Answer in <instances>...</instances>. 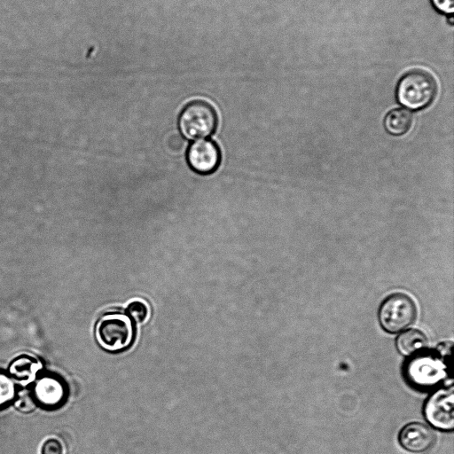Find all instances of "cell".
<instances>
[{
    "mask_svg": "<svg viewBox=\"0 0 454 454\" xmlns=\"http://www.w3.org/2000/svg\"><path fill=\"white\" fill-rule=\"evenodd\" d=\"M42 364L33 356L22 355L15 358L9 366V374L19 380L29 383L35 380Z\"/></svg>",
    "mask_w": 454,
    "mask_h": 454,
    "instance_id": "30bf717a",
    "label": "cell"
},
{
    "mask_svg": "<svg viewBox=\"0 0 454 454\" xmlns=\"http://www.w3.org/2000/svg\"><path fill=\"white\" fill-rule=\"evenodd\" d=\"M187 161L195 172L209 174L218 167L220 151L217 145L210 140H197L189 146Z\"/></svg>",
    "mask_w": 454,
    "mask_h": 454,
    "instance_id": "ba28073f",
    "label": "cell"
},
{
    "mask_svg": "<svg viewBox=\"0 0 454 454\" xmlns=\"http://www.w3.org/2000/svg\"><path fill=\"white\" fill-rule=\"evenodd\" d=\"M32 393L37 405L46 410H54L67 402L68 387L60 376L48 373L35 380Z\"/></svg>",
    "mask_w": 454,
    "mask_h": 454,
    "instance_id": "8992f818",
    "label": "cell"
},
{
    "mask_svg": "<svg viewBox=\"0 0 454 454\" xmlns=\"http://www.w3.org/2000/svg\"><path fill=\"white\" fill-rule=\"evenodd\" d=\"M127 315L136 323L144 324L150 317L149 304L143 299H135L129 303Z\"/></svg>",
    "mask_w": 454,
    "mask_h": 454,
    "instance_id": "5bb4252c",
    "label": "cell"
},
{
    "mask_svg": "<svg viewBox=\"0 0 454 454\" xmlns=\"http://www.w3.org/2000/svg\"><path fill=\"white\" fill-rule=\"evenodd\" d=\"M437 85L427 72L415 69L409 71L399 80L395 97L399 104L411 110L428 106L435 98Z\"/></svg>",
    "mask_w": 454,
    "mask_h": 454,
    "instance_id": "7a4b0ae2",
    "label": "cell"
},
{
    "mask_svg": "<svg viewBox=\"0 0 454 454\" xmlns=\"http://www.w3.org/2000/svg\"><path fill=\"white\" fill-rule=\"evenodd\" d=\"M184 143L182 136L172 135L168 139V147L173 152H179L184 146Z\"/></svg>",
    "mask_w": 454,
    "mask_h": 454,
    "instance_id": "ac0fdd59",
    "label": "cell"
},
{
    "mask_svg": "<svg viewBox=\"0 0 454 454\" xmlns=\"http://www.w3.org/2000/svg\"><path fill=\"white\" fill-rule=\"evenodd\" d=\"M413 116L403 108H395L388 112L384 119L385 129L393 136H401L411 127Z\"/></svg>",
    "mask_w": 454,
    "mask_h": 454,
    "instance_id": "7c38bea8",
    "label": "cell"
},
{
    "mask_svg": "<svg viewBox=\"0 0 454 454\" xmlns=\"http://www.w3.org/2000/svg\"><path fill=\"white\" fill-rule=\"evenodd\" d=\"M427 345L426 335L417 329L403 332L396 340V346L400 353L405 356L419 354Z\"/></svg>",
    "mask_w": 454,
    "mask_h": 454,
    "instance_id": "8fae6325",
    "label": "cell"
},
{
    "mask_svg": "<svg viewBox=\"0 0 454 454\" xmlns=\"http://www.w3.org/2000/svg\"><path fill=\"white\" fill-rule=\"evenodd\" d=\"M432 5L439 12L452 16L454 11V0H431Z\"/></svg>",
    "mask_w": 454,
    "mask_h": 454,
    "instance_id": "e0dca14e",
    "label": "cell"
},
{
    "mask_svg": "<svg viewBox=\"0 0 454 454\" xmlns=\"http://www.w3.org/2000/svg\"><path fill=\"white\" fill-rule=\"evenodd\" d=\"M13 402L15 408L23 413L32 412L37 406L32 391L27 388L17 392Z\"/></svg>",
    "mask_w": 454,
    "mask_h": 454,
    "instance_id": "9a60e30c",
    "label": "cell"
},
{
    "mask_svg": "<svg viewBox=\"0 0 454 454\" xmlns=\"http://www.w3.org/2000/svg\"><path fill=\"white\" fill-rule=\"evenodd\" d=\"M435 441L434 431L425 424L411 422L399 434L401 445L408 451L419 453L429 450Z\"/></svg>",
    "mask_w": 454,
    "mask_h": 454,
    "instance_id": "9c48e42d",
    "label": "cell"
},
{
    "mask_svg": "<svg viewBox=\"0 0 454 454\" xmlns=\"http://www.w3.org/2000/svg\"><path fill=\"white\" fill-rule=\"evenodd\" d=\"M452 387L440 389L434 393L425 406V416L434 427L451 430L454 427Z\"/></svg>",
    "mask_w": 454,
    "mask_h": 454,
    "instance_id": "52a82bcc",
    "label": "cell"
},
{
    "mask_svg": "<svg viewBox=\"0 0 454 454\" xmlns=\"http://www.w3.org/2000/svg\"><path fill=\"white\" fill-rule=\"evenodd\" d=\"M417 309L408 295L396 293L388 296L379 310L382 328L391 333H399L410 326L416 318Z\"/></svg>",
    "mask_w": 454,
    "mask_h": 454,
    "instance_id": "3957f363",
    "label": "cell"
},
{
    "mask_svg": "<svg viewBox=\"0 0 454 454\" xmlns=\"http://www.w3.org/2000/svg\"><path fill=\"white\" fill-rule=\"evenodd\" d=\"M179 129L188 139L209 136L216 126V115L210 105L203 101L188 104L179 117Z\"/></svg>",
    "mask_w": 454,
    "mask_h": 454,
    "instance_id": "277c9868",
    "label": "cell"
},
{
    "mask_svg": "<svg viewBox=\"0 0 454 454\" xmlns=\"http://www.w3.org/2000/svg\"><path fill=\"white\" fill-rule=\"evenodd\" d=\"M405 375L411 384L429 387L444 377L445 365L436 356L419 353L407 363Z\"/></svg>",
    "mask_w": 454,
    "mask_h": 454,
    "instance_id": "5b68a950",
    "label": "cell"
},
{
    "mask_svg": "<svg viewBox=\"0 0 454 454\" xmlns=\"http://www.w3.org/2000/svg\"><path fill=\"white\" fill-rule=\"evenodd\" d=\"M16 386L10 374L0 370V410L13 402Z\"/></svg>",
    "mask_w": 454,
    "mask_h": 454,
    "instance_id": "4fadbf2b",
    "label": "cell"
},
{
    "mask_svg": "<svg viewBox=\"0 0 454 454\" xmlns=\"http://www.w3.org/2000/svg\"><path fill=\"white\" fill-rule=\"evenodd\" d=\"M135 338V323L125 312H106L96 323L95 339L106 352L124 351L132 346Z\"/></svg>",
    "mask_w": 454,
    "mask_h": 454,
    "instance_id": "6da1fadb",
    "label": "cell"
},
{
    "mask_svg": "<svg viewBox=\"0 0 454 454\" xmlns=\"http://www.w3.org/2000/svg\"><path fill=\"white\" fill-rule=\"evenodd\" d=\"M64 450L62 443L55 439V438H50L46 440L41 450V454H63Z\"/></svg>",
    "mask_w": 454,
    "mask_h": 454,
    "instance_id": "2e32d148",
    "label": "cell"
}]
</instances>
